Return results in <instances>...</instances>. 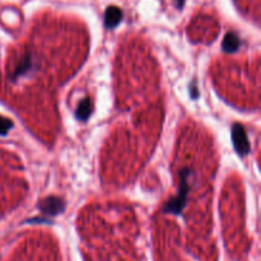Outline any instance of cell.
<instances>
[{
    "instance_id": "obj_1",
    "label": "cell",
    "mask_w": 261,
    "mask_h": 261,
    "mask_svg": "<svg viewBox=\"0 0 261 261\" xmlns=\"http://www.w3.org/2000/svg\"><path fill=\"white\" fill-rule=\"evenodd\" d=\"M188 176H189L188 170H184L182 172H181V185H180L178 195L176 196V198L171 199V200L166 204L165 208H163L165 213L178 214L181 213V211L184 209V206H185L186 204V199H188V193H189Z\"/></svg>"
},
{
    "instance_id": "obj_2",
    "label": "cell",
    "mask_w": 261,
    "mask_h": 261,
    "mask_svg": "<svg viewBox=\"0 0 261 261\" xmlns=\"http://www.w3.org/2000/svg\"><path fill=\"white\" fill-rule=\"evenodd\" d=\"M232 140H233V145L239 154L246 155L250 152V143L247 139L246 132H245L244 126L240 124H234L232 127Z\"/></svg>"
},
{
    "instance_id": "obj_3",
    "label": "cell",
    "mask_w": 261,
    "mask_h": 261,
    "mask_svg": "<svg viewBox=\"0 0 261 261\" xmlns=\"http://www.w3.org/2000/svg\"><path fill=\"white\" fill-rule=\"evenodd\" d=\"M65 205H64V201L61 199L55 198V196H51V198L45 199V200L41 201L40 209L45 214H50V216H55V214L61 213L64 211Z\"/></svg>"
},
{
    "instance_id": "obj_4",
    "label": "cell",
    "mask_w": 261,
    "mask_h": 261,
    "mask_svg": "<svg viewBox=\"0 0 261 261\" xmlns=\"http://www.w3.org/2000/svg\"><path fill=\"white\" fill-rule=\"evenodd\" d=\"M122 10L120 8L115 7V5H111L106 9L105 12V25L109 30H112V28L116 27L122 19Z\"/></svg>"
},
{
    "instance_id": "obj_5",
    "label": "cell",
    "mask_w": 261,
    "mask_h": 261,
    "mask_svg": "<svg viewBox=\"0 0 261 261\" xmlns=\"http://www.w3.org/2000/svg\"><path fill=\"white\" fill-rule=\"evenodd\" d=\"M240 45H241V42H240V38L236 33H227V36L223 40V50L226 53H234L236 50H239Z\"/></svg>"
},
{
    "instance_id": "obj_6",
    "label": "cell",
    "mask_w": 261,
    "mask_h": 261,
    "mask_svg": "<svg viewBox=\"0 0 261 261\" xmlns=\"http://www.w3.org/2000/svg\"><path fill=\"white\" fill-rule=\"evenodd\" d=\"M92 111H93V103L89 98H84L83 101L79 103L78 110H76V117H78L81 121H84V120L88 119L91 116Z\"/></svg>"
},
{
    "instance_id": "obj_7",
    "label": "cell",
    "mask_w": 261,
    "mask_h": 261,
    "mask_svg": "<svg viewBox=\"0 0 261 261\" xmlns=\"http://www.w3.org/2000/svg\"><path fill=\"white\" fill-rule=\"evenodd\" d=\"M13 127V122L9 119L0 116V135H5Z\"/></svg>"
},
{
    "instance_id": "obj_8",
    "label": "cell",
    "mask_w": 261,
    "mask_h": 261,
    "mask_svg": "<svg viewBox=\"0 0 261 261\" xmlns=\"http://www.w3.org/2000/svg\"><path fill=\"white\" fill-rule=\"evenodd\" d=\"M173 2H175L177 9H182L184 4H185V0H173Z\"/></svg>"
}]
</instances>
